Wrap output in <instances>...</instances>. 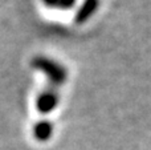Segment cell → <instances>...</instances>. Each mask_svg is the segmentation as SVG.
Segmentation results:
<instances>
[{
  "mask_svg": "<svg viewBox=\"0 0 151 150\" xmlns=\"http://www.w3.org/2000/svg\"><path fill=\"white\" fill-rule=\"evenodd\" d=\"M32 66L39 71H41L53 84L61 85L65 82V80L68 79V73H66V69L64 68L61 64L53 61L52 58L48 57H42V56H39V57H35L32 60Z\"/></svg>",
  "mask_w": 151,
  "mask_h": 150,
  "instance_id": "cell-1",
  "label": "cell"
},
{
  "mask_svg": "<svg viewBox=\"0 0 151 150\" xmlns=\"http://www.w3.org/2000/svg\"><path fill=\"white\" fill-rule=\"evenodd\" d=\"M98 3H99L98 0H85V3L81 5L78 12L76 13V19H74L76 23L77 24L85 23V21L96 12L97 7H98Z\"/></svg>",
  "mask_w": 151,
  "mask_h": 150,
  "instance_id": "cell-2",
  "label": "cell"
},
{
  "mask_svg": "<svg viewBox=\"0 0 151 150\" xmlns=\"http://www.w3.org/2000/svg\"><path fill=\"white\" fill-rule=\"evenodd\" d=\"M57 105V96L53 92H44L37 98V109L42 113L50 112Z\"/></svg>",
  "mask_w": 151,
  "mask_h": 150,
  "instance_id": "cell-3",
  "label": "cell"
},
{
  "mask_svg": "<svg viewBox=\"0 0 151 150\" xmlns=\"http://www.w3.org/2000/svg\"><path fill=\"white\" fill-rule=\"evenodd\" d=\"M49 132H50V126L48 122H40L36 126V134H37V137H40V138L48 137Z\"/></svg>",
  "mask_w": 151,
  "mask_h": 150,
  "instance_id": "cell-4",
  "label": "cell"
},
{
  "mask_svg": "<svg viewBox=\"0 0 151 150\" xmlns=\"http://www.w3.org/2000/svg\"><path fill=\"white\" fill-rule=\"evenodd\" d=\"M74 1L76 0H58V7H61V8H70L72 5L74 4Z\"/></svg>",
  "mask_w": 151,
  "mask_h": 150,
  "instance_id": "cell-5",
  "label": "cell"
},
{
  "mask_svg": "<svg viewBox=\"0 0 151 150\" xmlns=\"http://www.w3.org/2000/svg\"><path fill=\"white\" fill-rule=\"evenodd\" d=\"M42 1L47 5H49V7H56V5H58V0H42Z\"/></svg>",
  "mask_w": 151,
  "mask_h": 150,
  "instance_id": "cell-6",
  "label": "cell"
}]
</instances>
